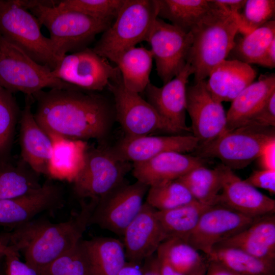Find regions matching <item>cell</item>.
<instances>
[{
  "label": "cell",
  "instance_id": "54",
  "mask_svg": "<svg viewBox=\"0 0 275 275\" xmlns=\"http://www.w3.org/2000/svg\"><path fill=\"white\" fill-rule=\"evenodd\" d=\"M0 275H5L4 272V269L3 271H0Z\"/></svg>",
  "mask_w": 275,
  "mask_h": 275
},
{
  "label": "cell",
  "instance_id": "38",
  "mask_svg": "<svg viewBox=\"0 0 275 275\" xmlns=\"http://www.w3.org/2000/svg\"><path fill=\"white\" fill-rule=\"evenodd\" d=\"M123 2L124 0H63L58 1L56 6L94 18L113 21Z\"/></svg>",
  "mask_w": 275,
  "mask_h": 275
},
{
  "label": "cell",
  "instance_id": "23",
  "mask_svg": "<svg viewBox=\"0 0 275 275\" xmlns=\"http://www.w3.org/2000/svg\"><path fill=\"white\" fill-rule=\"evenodd\" d=\"M257 72L250 65L225 59L215 66L206 80V87L216 101H231L254 82Z\"/></svg>",
  "mask_w": 275,
  "mask_h": 275
},
{
  "label": "cell",
  "instance_id": "10",
  "mask_svg": "<svg viewBox=\"0 0 275 275\" xmlns=\"http://www.w3.org/2000/svg\"><path fill=\"white\" fill-rule=\"evenodd\" d=\"M107 88L113 96L116 119L125 136H140L159 132L179 134L140 94L124 87L121 76L112 81Z\"/></svg>",
  "mask_w": 275,
  "mask_h": 275
},
{
  "label": "cell",
  "instance_id": "9",
  "mask_svg": "<svg viewBox=\"0 0 275 275\" xmlns=\"http://www.w3.org/2000/svg\"><path fill=\"white\" fill-rule=\"evenodd\" d=\"M129 162L117 157L109 148H88L84 166L72 182L75 196L97 203L124 183Z\"/></svg>",
  "mask_w": 275,
  "mask_h": 275
},
{
  "label": "cell",
  "instance_id": "51",
  "mask_svg": "<svg viewBox=\"0 0 275 275\" xmlns=\"http://www.w3.org/2000/svg\"><path fill=\"white\" fill-rule=\"evenodd\" d=\"M0 250L2 251L5 255L9 254H19L11 246L7 245L0 240Z\"/></svg>",
  "mask_w": 275,
  "mask_h": 275
},
{
  "label": "cell",
  "instance_id": "15",
  "mask_svg": "<svg viewBox=\"0 0 275 275\" xmlns=\"http://www.w3.org/2000/svg\"><path fill=\"white\" fill-rule=\"evenodd\" d=\"M258 218L221 204L211 206L202 214L186 241L207 256L215 245L243 230Z\"/></svg>",
  "mask_w": 275,
  "mask_h": 275
},
{
  "label": "cell",
  "instance_id": "24",
  "mask_svg": "<svg viewBox=\"0 0 275 275\" xmlns=\"http://www.w3.org/2000/svg\"><path fill=\"white\" fill-rule=\"evenodd\" d=\"M215 246L233 247L256 257L275 261V216L257 218L250 226Z\"/></svg>",
  "mask_w": 275,
  "mask_h": 275
},
{
  "label": "cell",
  "instance_id": "18",
  "mask_svg": "<svg viewBox=\"0 0 275 275\" xmlns=\"http://www.w3.org/2000/svg\"><path fill=\"white\" fill-rule=\"evenodd\" d=\"M199 140L193 135L125 136L111 150L127 162H140L166 152H194L199 147Z\"/></svg>",
  "mask_w": 275,
  "mask_h": 275
},
{
  "label": "cell",
  "instance_id": "34",
  "mask_svg": "<svg viewBox=\"0 0 275 275\" xmlns=\"http://www.w3.org/2000/svg\"><path fill=\"white\" fill-rule=\"evenodd\" d=\"M275 39V21L263 25L236 39L229 55L231 59L250 65L258 64L268 46Z\"/></svg>",
  "mask_w": 275,
  "mask_h": 275
},
{
  "label": "cell",
  "instance_id": "39",
  "mask_svg": "<svg viewBox=\"0 0 275 275\" xmlns=\"http://www.w3.org/2000/svg\"><path fill=\"white\" fill-rule=\"evenodd\" d=\"M275 14L274 0H246L238 20L239 32L248 34L273 20Z\"/></svg>",
  "mask_w": 275,
  "mask_h": 275
},
{
  "label": "cell",
  "instance_id": "56",
  "mask_svg": "<svg viewBox=\"0 0 275 275\" xmlns=\"http://www.w3.org/2000/svg\"><path fill=\"white\" fill-rule=\"evenodd\" d=\"M2 256H0V258H1Z\"/></svg>",
  "mask_w": 275,
  "mask_h": 275
},
{
  "label": "cell",
  "instance_id": "25",
  "mask_svg": "<svg viewBox=\"0 0 275 275\" xmlns=\"http://www.w3.org/2000/svg\"><path fill=\"white\" fill-rule=\"evenodd\" d=\"M52 143L47 175L54 179L73 182L82 168L88 149L87 142L48 134Z\"/></svg>",
  "mask_w": 275,
  "mask_h": 275
},
{
  "label": "cell",
  "instance_id": "43",
  "mask_svg": "<svg viewBox=\"0 0 275 275\" xmlns=\"http://www.w3.org/2000/svg\"><path fill=\"white\" fill-rule=\"evenodd\" d=\"M82 240L75 246L73 259L64 275H91Z\"/></svg>",
  "mask_w": 275,
  "mask_h": 275
},
{
  "label": "cell",
  "instance_id": "17",
  "mask_svg": "<svg viewBox=\"0 0 275 275\" xmlns=\"http://www.w3.org/2000/svg\"><path fill=\"white\" fill-rule=\"evenodd\" d=\"M193 73V68L187 63L178 75L163 86L150 82L144 91L147 101L179 134L191 132L186 124V92L189 77Z\"/></svg>",
  "mask_w": 275,
  "mask_h": 275
},
{
  "label": "cell",
  "instance_id": "6",
  "mask_svg": "<svg viewBox=\"0 0 275 275\" xmlns=\"http://www.w3.org/2000/svg\"><path fill=\"white\" fill-rule=\"evenodd\" d=\"M41 27L37 18L18 0H0V36L52 70L60 61Z\"/></svg>",
  "mask_w": 275,
  "mask_h": 275
},
{
  "label": "cell",
  "instance_id": "20",
  "mask_svg": "<svg viewBox=\"0 0 275 275\" xmlns=\"http://www.w3.org/2000/svg\"><path fill=\"white\" fill-rule=\"evenodd\" d=\"M123 236L127 261L138 265L153 255L166 240L156 210L146 202L127 227Z\"/></svg>",
  "mask_w": 275,
  "mask_h": 275
},
{
  "label": "cell",
  "instance_id": "21",
  "mask_svg": "<svg viewBox=\"0 0 275 275\" xmlns=\"http://www.w3.org/2000/svg\"><path fill=\"white\" fill-rule=\"evenodd\" d=\"M206 161L193 154L166 152L133 163L132 174L137 181L150 187L178 179L193 169L205 166Z\"/></svg>",
  "mask_w": 275,
  "mask_h": 275
},
{
  "label": "cell",
  "instance_id": "13",
  "mask_svg": "<svg viewBox=\"0 0 275 275\" xmlns=\"http://www.w3.org/2000/svg\"><path fill=\"white\" fill-rule=\"evenodd\" d=\"M149 186L136 181L123 183L99 201L91 214L89 224H95L123 236L129 224L140 211Z\"/></svg>",
  "mask_w": 275,
  "mask_h": 275
},
{
  "label": "cell",
  "instance_id": "5",
  "mask_svg": "<svg viewBox=\"0 0 275 275\" xmlns=\"http://www.w3.org/2000/svg\"><path fill=\"white\" fill-rule=\"evenodd\" d=\"M158 0H124L114 23L93 50L113 62L121 53L146 41L159 12Z\"/></svg>",
  "mask_w": 275,
  "mask_h": 275
},
{
  "label": "cell",
  "instance_id": "31",
  "mask_svg": "<svg viewBox=\"0 0 275 275\" xmlns=\"http://www.w3.org/2000/svg\"><path fill=\"white\" fill-rule=\"evenodd\" d=\"M210 206L195 201L172 209L156 210V216L166 240L179 238L186 241L201 215Z\"/></svg>",
  "mask_w": 275,
  "mask_h": 275
},
{
  "label": "cell",
  "instance_id": "30",
  "mask_svg": "<svg viewBox=\"0 0 275 275\" xmlns=\"http://www.w3.org/2000/svg\"><path fill=\"white\" fill-rule=\"evenodd\" d=\"M206 258L238 275H269L275 272V261L256 257L235 248L215 246Z\"/></svg>",
  "mask_w": 275,
  "mask_h": 275
},
{
  "label": "cell",
  "instance_id": "57",
  "mask_svg": "<svg viewBox=\"0 0 275 275\" xmlns=\"http://www.w3.org/2000/svg\"><path fill=\"white\" fill-rule=\"evenodd\" d=\"M0 87H1L0 86Z\"/></svg>",
  "mask_w": 275,
  "mask_h": 275
},
{
  "label": "cell",
  "instance_id": "40",
  "mask_svg": "<svg viewBox=\"0 0 275 275\" xmlns=\"http://www.w3.org/2000/svg\"><path fill=\"white\" fill-rule=\"evenodd\" d=\"M245 124L263 127H274L275 91L269 96L259 110L243 125Z\"/></svg>",
  "mask_w": 275,
  "mask_h": 275
},
{
  "label": "cell",
  "instance_id": "42",
  "mask_svg": "<svg viewBox=\"0 0 275 275\" xmlns=\"http://www.w3.org/2000/svg\"><path fill=\"white\" fill-rule=\"evenodd\" d=\"M245 180L256 188L265 189L271 195L275 194V170L254 171Z\"/></svg>",
  "mask_w": 275,
  "mask_h": 275
},
{
  "label": "cell",
  "instance_id": "14",
  "mask_svg": "<svg viewBox=\"0 0 275 275\" xmlns=\"http://www.w3.org/2000/svg\"><path fill=\"white\" fill-rule=\"evenodd\" d=\"M64 204L62 185L51 179L47 180L32 192L0 200V226L14 228L33 220L42 212L53 214L62 209Z\"/></svg>",
  "mask_w": 275,
  "mask_h": 275
},
{
  "label": "cell",
  "instance_id": "46",
  "mask_svg": "<svg viewBox=\"0 0 275 275\" xmlns=\"http://www.w3.org/2000/svg\"><path fill=\"white\" fill-rule=\"evenodd\" d=\"M143 275H160L159 264L156 255L145 259L141 266Z\"/></svg>",
  "mask_w": 275,
  "mask_h": 275
},
{
  "label": "cell",
  "instance_id": "29",
  "mask_svg": "<svg viewBox=\"0 0 275 275\" xmlns=\"http://www.w3.org/2000/svg\"><path fill=\"white\" fill-rule=\"evenodd\" d=\"M158 17L186 33L191 31L215 6L213 0H158Z\"/></svg>",
  "mask_w": 275,
  "mask_h": 275
},
{
  "label": "cell",
  "instance_id": "27",
  "mask_svg": "<svg viewBox=\"0 0 275 275\" xmlns=\"http://www.w3.org/2000/svg\"><path fill=\"white\" fill-rule=\"evenodd\" d=\"M91 275H117L127 262L123 243L116 238L82 240Z\"/></svg>",
  "mask_w": 275,
  "mask_h": 275
},
{
  "label": "cell",
  "instance_id": "8",
  "mask_svg": "<svg viewBox=\"0 0 275 275\" xmlns=\"http://www.w3.org/2000/svg\"><path fill=\"white\" fill-rule=\"evenodd\" d=\"M0 86L11 93L20 92L29 96L46 88L76 87L54 77L51 69L37 63L1 36Z\"/></svg>",
  "mask_w": 275,
  "mask_h": 275
},
{
  "label": "cell",
  "instance_id": "19",
  "mask_svg": "<svg viewBox=\"0 0 275 275\" xmlns=\"http://www.w3.org/2000/svg\"><path fill=\"white\" fill-rule=\"evenodd\" d=\"M217 167L222 177L218 204L254 218L274 213V199L242 180L229 168L223 164Z\"/></svg>",
  "mask_w": 275,
  "mask_h": 275
},
{
  "label": "cell",
  "instance_id": "49",
  "mask_svg": "<svg viewBox=\"0 0 275 275\" xmlns=\"http://www.w3.org/2000/svg\"><path fill=\"white\" fill-rule=\"evenodd\" d=\"M156 255L159 261L160 275H183L175 270L162 255L157 253Z\"/></svg>",
  "mask_w": 275,
  "mask_h": 275
},
{
  "label": "cell",
  "instance_id": "52",
  "mask_svg": "<svg viewBox=\"0 0 275 275\" xmlns=\"http://www.w3.org/2000/svg\"><path fill=\"white\" fill-rule=\"evenodd\" d=\"M208 265V262L207 260L200 267L190 275H205Z\"/></svg>",
  "mask_w": 275,
  "mask_h": 275
},
{
  "label": "cell",
  "instance_id": "33",
  "mask_svg": "<svg viewBox=\"0 0 275 275\" xmlns=\"http://www.w3.org/2000/svg\"><path fill=\"white\" fill-rule=\"evenodd\" d=\"M39 175L26 163L0 161V200L15 198L39 188Z\"/></svg>",
  "mask_w": 275,
  "mask_h": 275
},
{
  "label": "cell",
  "instance_id": "36",
  "mask_svg": "<svg viewBox=\"0 0 275 275\" xmlns=\"http://www.w3.org/2000/svg\"><path fill=\"white\" fill-rule=\"evenodd\" d=\"M196 201L185 186L178 180L150 186L146 203L158 211L175 208Z\"/></svg>",
  "mask_w": 275,
  "mask_h": 275
},
{
  "label": "cell",
  "instance_id": "55",
  "mask_svg": "<svg viewBox=\"0 0 275 275\" xmlns=\"http://www.w3.org/2000/svg\"><path fill=\"white\" fill-rule=\"evenodd\" d=\"M269 275H275V274H269Z\"/></svg>",
  "mask_w": 275,
  "mask_h": 275
},
{
  "label": "cell",
  "instance_id": "11",
  "mask_svg": "<svg viewBox=\"0 0 275 275\" xmlns=\"http://www.w3.org/2000/svg\"><path fill=\"white\" fill-rule=\"evenodd\" d=\"M150 45L158 76L166 84L178 75L187 64L193 37L157 17L146 40Z\"/></svg>",
  "mask_w": 275,
  "mask_h": 275
},
{
  "label": "cell",
  "instance_id": "1",
  "mask_svg": "<svg viewBox=\"0 0 275 275\" xmlns=\"http://www.w3.org/2000/svg\"><path fill=\"white\" fill-rule=\"evenodd\" d=\"M32 96L37 101L34 117L47 134L101 140L108 135L116 119L114 103L98 92L54 88Z\"/></svg>",
  "mask_w": 275,
  "mask_h": 275
},
{
  "label": "cell",
  "instance_id": "50",
  "mask_svg": "<svg viewBox=\"0 0 275 275\" xmlns=\"http://www.w3.org/2000/svg\"><path fill=\"white\" fill-rule=\"evenodd\" d=\"M117 275H143V272L139 265L127 261Z\"/></svg>",
  "mask_w": 275,
  "mask_h": 275
},
{
  "label": "cell",
  "instance_id": "22",
  "mask_svg": "<svg viewBox=\"0 0 275 275\" xmlns=\"http://www.w3.org/2000/svg\"><path fill=\"white\" fill-rule=\"evenodd\" d=\"M32 96L26 95L20 114V145L22 161L39 175H47L52 143L32 111Z\"/></svg>",
  "mask_w": 275,
  "mask_h": 275
},
{
  "label": "cell",
  "instance_id": "7",
  "mask_svg": "<svg viewBox=\"0 0 275 275\" xmlns=\"http://www.w3.org/2000/svg\"><path fill=\"white\" fill-rule=\"evenodd\" d=\"M273 140L272 128L245 124L225 131L211 142L199 146L193 155L205 159L218 158L232 170L241 169L257 159Z\"/></svg>",
  "mask_w": 275,
  "mask_h": 275
},
{
  "label": "cell",
  "instance_id": "45",
  "mask_svg": "<svg viewBox=\"0 0 275 275\" xmlns=\"http://www.w3.org/2000/svg\"><path fill=\"white\" fill-rule=\"evenodd\" d=\"M227 12L234 15L237 19L246 0H214Z\"/></svg>",
  "mask_w": 275,
  "mask_h": 275
},
{
  "label": "cell",
  "instance_id": "3",
  "mask_svg": "<svg viewBox=\"0 0 275 275\" xmlns=\"http://www.w3.org/2000/svg\"><path fill=\"white\" fill-rule=\"evenodd\" d=\"M56 3V1H24L23 5L41 26L48 30L49 38L60 61L69 52L88 47L97 34L103 33L112 23V21L60 9Z\"/></svg>",
  "mask_w": 275,
  "mask_h": 275
},
{
  "label": "cell",
  "instance_id": "26",
  "mask_svg": "<svg viewBox=\"0 0 275 275\" xmlns=\"http://www.w3.org/2000/svg\"><path fill=\"white\" fill-rule=\"evenodd\" d=\"M275 91V74H261L257 81L243 90L231 102L226 113V130L244 124Z\"/></svg>",
  "mask_w": 275,
  "mask_h": 275
},
{
  "label": "cell",
  "instance_id": "44",
  "mask_svg": "<svg viewBox=\"0 0 275 275\" xmlns=\"http://www.w3.org/2000/svg\"><path fill=\"white\" fill-rule=\"evenodd\" d=\"M257 159L262 169L275 170V140L264 147Z\"/></svg>",
  "mask_w": 275,
  "mask_h": 275
},
{
  "label": "cell",
  "instance_id": "16",
  "mask_svg": "<svg viewBox=\"0 0 275 275\" xmlns=\"http://www.w3.org/2000/svg\"><path fill=\"white\" fill-rule=\"evenodd\" d=\"M186 109L191 121L193 135L199 145L213 141L226 130L227 115L221 102L215 100L206 87L205 80L188 86Z\"/></svg>",
  "mask_w": 275,
  "mask_h": 275
},
{
  "label": "cell",
  "instance_id": "4",
  "mask_svg": "<svg viewBox=\"0 0 275 275\" xmlns=\"http://www.w3.org/2000/svg\"><path fill=\"white\" fill-rule=\"evenodd\" d=\"M213 1L215 7L191 32L193 41L187 63L194 69L195 82L205 80L227 59L240 29L237 18Z\"/></svg>",
  "mask_w": 275,
  "mask_h": 275
},
{
  "label": "cell",
  "instance_id": "53",
  "mask_svg": "<svg viewBox=\"0 0 275 275\" xmlns=\"http://www.w3.org/2000/svg\"><path fill=\"white\" fill-rule=\"evenodd\" d=\"M0 256H5L4 253L1 250H0Z\"/></svg>",
  "mask_w": 275,
  "mask_h": 275
},
{
  "label": "cell",
  "instance_id": "2",
  "mask_svg": "<svg viewBox=\"0 0 275 275\" xmlns=\"http://www.w3.org/2000/svg\"><path fill=\"white\" fill-rule=\"evenodd\" d=\"M96 204L82 200L79 212L67 221L53 223L47 219H33L3 234L0 240L21 253L25 262L40 272L82 239Z\"/></svg>",
  "mask_w": 275,
  "mask_h": 275
},
{
  "label": "cell",
  "instance_id": "47",
  "mask_svg": "<svg viewBox=\"0 0 275 275\" xmlns=\"http://www.w3.org/2000/svg\"><path fill=\"white\" fill-rule=\"evenodd\" d=\"M258 65L270 69L275 67V39L268 46Z\"/></svg>",
  "mask_w": 275,
  "mask_h": 275
},
{
  "label": "cell",
  "instance_id": "41",
  "mask_svg": "<svg viewBox=\"0 0 275 275\" xmlns=\"http://www.w3.org/2000/svg\"><path fill=\"white\" fill-rule=\"evenodd\" d=\"M19 254H9L4 256L5 275H40L35 268L22 262Z\"/></svg>",
  "mask_w": 275,
  "mask_h": 275
},
{
  "label": "cell",
  "instance_id": "35",
  "mask_svg": "<svg viewBox=\"0 0 275 275\" xmlns=\"http://www.w3.org/2000/svg\"><path fill=\"white\" fill-rule=\"evenodd\" d=\"M156 253L162 255L175 270L183 275H190L207 260L189 243L179 238L164 240Z\"/></svg>",
  "mask_w": 275,
  "mask_h": 275
},
{
  "label": "cell",
  "instance_id": "32",
  "mask_svg": "<svg viewBox=\"0 0 275 275\" xmlns=\"http://www.w3.org/2000/svg\"><path fill=\"white\" fill-rule=\"evenodd\" d=\"M177 180L185 186L196 201L208 206L218 204L222 177L217 167L199 166Z\"/></svg>",
  "mask_w": 275,
  "mask_h": 275
},
{
  "label": "cell",
  "instance_id": "28",
  "mask_svg": "<svg viewBox=\"0 0 275 275\" xmlns=\"http://www.w3.org/2000/svg\"><path fill=\"white\" fill-rule=\"evenodd\" d=\"M153 59L150 49L133 47L119 54L113 62L118 68L124 87L140 94L144 92L150 83Z\"/></svg>",
  "mask_w": 275,
  "mask_h": 275
},
{
  "label": "cell",
  "instance_id": "48",
  "mask_svg": "<svg viewBox=\"0 0 275 275\" xmlns=\"http://www.w3.org/2000/svg\"><path fill=\"white\" fill-rule=\"evenodd\" d=\"M208 262L205 275H238L217 262Z\"/></svg>",
  "mask_w": 275,
  "mask_h": 275
},
{
  "label": "cell",
  "instance_id": "12",
  "mask_svg": "<svg viewBox=\"0 0 275 275\" xmlns=\"http://www.w3.org/2000/svg\"><path fill=\"white\" fill-rule=\"evenodd\" d=\"M52 74L67 84L95 92L102 91L121 76L117 66L88 47L66 54Z\"/></svg>",
  "mask_w": 275,
  "mask_h": 275
},
{
  "label": "cell",
  "instance_id": "37",
  "mask_svg": "<svg viewBox=\"0 0 275 275\" xmlns=\"http://www.w3.org/2000/svg\"><path fill=\"white\" fill-rule=\"evenodd\" d=\"M19 110L12 93L0 87V161H5L12 141Z\"/></svg>",
  "mask_w": 275,
  "mask_h": 275
}]
</instances>
